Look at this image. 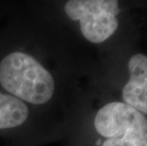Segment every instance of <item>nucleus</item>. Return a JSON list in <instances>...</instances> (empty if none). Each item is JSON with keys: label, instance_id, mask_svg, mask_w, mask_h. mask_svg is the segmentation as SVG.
Returning <instances> with one entry per match:
<instances>
[{"label": "nucleus", "instance_id": "f257e3e1", "mask_svg": "<svg viewBox=\"0 0 147 146\" xmlns=\"http://www.w3.org/2000/svg\"><path fill=\"white\" fill-rule=\"evenodd\" d=\"M78 57L24 10L21 1L0 25V91L64 124L81 98Z\"/></svg>", "mask_w": 147, "mask_h": 146}, {"label": "nucleus", "instance_id": "f03ea898", "mask_svg": "<svg viewBox=\"0 0 147 146\" xmlns=\"http://www.w3.org/2000/svg\"><path fill=\"white\" fill-rule=\"evenodd\" d=\"M65 146H147V118L121 101L87 113L76 104L65 123Z\"/></svg>", "mask_w": 147, "mask_h": 146}, {"label": "nucleus", "instance_id": "7ed1b4c3", "mask_svg": "<svg viewBox=\"0 0 147 146\" xmlns=\"http://www.w3.org/2000/svg\"><path fill=\"white\" fill-rule=\"evenodd\" d=\"M128 79L121 90V102L147 115V56L132 55L127 62Z\"/></svg>", "mask_w": 147, "mask_h": 146}]
</instances>
